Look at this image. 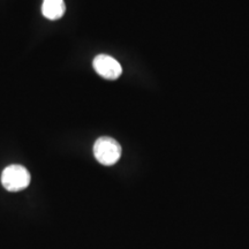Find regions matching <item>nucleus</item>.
Listing matches in <instances>:
<instances>
[{
	"instance_id": "nucleus-2",
	"label": "nucleus",
	"mask_w": 249,
	"mask_h": 249,
	"mask_svg": "<svg viewBox=\"0 0 249 249\" xmlns=\"http://www.w3.org/2000/svg\"><path fill=\"white\" fill-rule=\"evenodd\" d=\"M93 155L102 165L111 166L120 160L121 147L114 139L103 136L93 144Z\"/></svg>"
},
{
	"instance_id": "nucleus-3",
	"label": "nucleus",
	"mask_w": 249,
	"mask_h": 249,
	"mask_svg": "<svg viewBox=\"0 0 249 249\" xmlns=\"http://www.w3.org/2000/svg\"><path fill=\"white\" fill-rule=\"evenodd\" d=\"M93 70L107 80H117L123 74V67L116 59L107 54H98L92 61Z\"/></svg>"
},
{
	"instance_id": "nucleus-4",
	"label": "nucleus",
	"mask_w": 249,
	"mask_h": 249,
	"mask_svg": "<svg viewBox=\"0 0 249 249\" xmlns=\"http://www.w3.org/2000/svg\"><path fill=\"white\" fill-rule=\"evenodd\" d=\"M66 12L64 0H43L42 13L48 20L54 21L64 17Z\"/></svg>"
},
{
	"instance_id": "nucleus-1",
	"label": "nucleus",
	"mask_w": 249,
	"mask_h": 249,
	"mask_svg": "<svg viewBox=\"0 0 249 249\" xmlns=\"http://www.w3.org/2000/svg\"><path fill=\"white\" fill-rule=\"evenodd\" d=\"M30 173L22 165H9L2 171L1 183L8 192H20L29 186Z\"/></svg>"
}]
</instances>
